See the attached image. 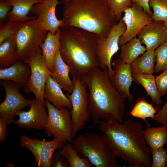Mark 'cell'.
Wrapping results in <instances>:
<instances>
[{
  "label": "cell",
  "instance_id": "6da1fadb",
  "mask_svg": "<svg viewBox=\"0 0 167 167\" xmlns=\"http://www.w3.org/2000/svg\"><path fill=\"white\" fill-rule=\"evenodd\" d=\"M99 124L102 137L116 156L132 167L151 166V150L146 144L143 127L139 122L128 119L121 123L102 120Z\"/></svg>",
  "mask_w": 167,
  "mask_h": 167
},
{
  "label": "cell",
  "instance_id": "7a4b0ae2",
  "mask_svg": "<svg viewBox=\"0 0 167 167\" xmlns=\"http://www.w3.org/2000/svg\"><path fill=\"white\" fill-rule=\"evenodd\" d=\"M81 78L88 88V110L94 125L99 124L101 120L122 123L126 97L113 86L107 69L95 66Z\"/></svg>",
  "mask_w": 167,
  "mask_h": 167
},
{
  "label": "cell",
  "instance_id": "3957f363",
  "mask_svg": "<svg viewBox=\"0 0 167 167\" xmlns=\"http://www.w3.org/2000/svg\"><path fill=\"white\" fill-rule=\"evenodd\" d=\"M58 31L60 54L70 66L72 78H82L92 68L100 66L96 52L98 36L74 27H60Z\"/></svg>",
  "mask_w": 167,
  "mask_h": 167
},
{
  "label": "cell",
  "instance_id": "277c9868",
  "mask_svg": "<svg viewBox=\"0 0 167 167\" xmlns=\"http://www.w3.org/2000/svg\"><path fill=\"white\" fill-rule=\"evenodd\" d=\"M61 27H74L107 36L117 23L107 0H65Z\"/></svg>",
  "mask_w": 167,
  "mask_h": 167
},
{
  "label": "cell",
  "instance_id": "5b68a950",
  "mask_svg": "<svg viewBox=\"0 0 167 167\" xmlns=\"http://www.w3.org/2000/svg\"><path fill=\"white\" fill-rule=\"evenodd\" d=\"M79 155L96 167H118L116 156L101 135L85 133L74 136L71 142Z\"/></svg>",
  "mask_w": 167,
  "mask_h": 167
},
{
  "label": "cell",
  "instance_id": "8992f818",
  "mask_svg": "<svg viewBox=\"0 0 167 167\" xmlns=\"http://www.w3.org/2000/svg\"><path fill=\"white\" fill-rule=\"evenodd\" d=\"M48 32L37 17L19 23L15 35L18 59L26 62L39 49Z\"/></svg>",
  "mask_w": 167,
  "mask_h": 167
},
{
  "label": "cell",
  "instance_id": "52a82bcc",
  "mask_svg": "<svg viewBox=\"0 0 167 167\" xmlns=\"http://www.w3.org/2000/svg\"><path fill=\"white\" fill-rule=\"evenodd\" d=\"M74 88L70 94L66 95L71 101L72 108L71 112L73 137L83 129L89 120L90 115L88 110V87L81 78L73 77L72 79Z\"/></svg>",
  "mask_w": 167,
  "mask_h": 167
},
{
  "label": "cell",
  "instance_id": "ba28073f",
  "mask_svg": "<svg viewBox=\"0 0 167 167\" xmlns=\"http://www.w3.org/2000/svg\"><path fill=\"white\" fill-rule=\"evenodd\" d=\"M45 104L48 112L45 134L63 143L71 142L74 137L70 111L66 108L58 109L46 100Z\"/></svg>",
  "mask_w": 167,
  "mask_h": 167
},
{
  "label": "cell",
  "instance_id": "9c48e42d",
  "mask_svg": "<svg viewBox=\"0 0 167 167\" xmlns=\"http://www.w3.org/2000/svg\"><path fill=\"white\" fill-rule=\"evenodd\" d=\"M126 24L122 18L113 27L106 37H99L96 47V54L102 70L107 69L109 78L115 73L111 63V59L119 49L118 41L126 30Z\"/></svg>",
  "mask_w": 167,
  "mask_h": 167
},
{
  "label": "cell",
  "instance_id": "30bf717a",
  "mask_svg": "<svg viewBox=\"0 0 167 167\" xmlns=\"http://www.w3.org/2000/svg\"><path fill=\"white\" fill-rule=\"evenodd\" d=\"M6 94L4 101L0 104V118L7 126L14 118L24 108L30 106L32 100L26 98L20 91V88L11 81L1 80Z\"/></svg>",
  "mask_w": 167,
  "mask_h": 167
},
{
  "label": "cell",
  "instance_id": "8fae6325",
  "mask_svg": "<svg viewBox=\"0 0 167 167\" xmlns=\"http://www.w3.org/2000/svg\"><path fill=\"white\" fill-rule=\"evenodd\" d=\"M26 62L30 65L31 73L28 82L23 89L26 93H33L36 98L45 104L44 87L48 78L52 75V73L49 70L43 59L40 47Z\"/></svg>",
  "mask_w": 167,
  "mask_h": 167
},
{
  "label": "cell",
  "instance_id": "7c38bea8",
  "mask_svg": "<svg viewBox=\"0 0 167 167\" xmlns=\"http://www.w3.org/2000/svg\"><path fill=\"white\" fill-rule=\"evenodd\" d=\"M20 146L26 147L32 153L38 167H51L52 158L55 151L61 148L64 143L54 138L45 141L37 138H30L22 135L19 138Z\"/></svg>",
  "mask_w": 167,
  "mask_h": 167
},
{
  "label": "cell",
  "instance_id": "4fadbf2b",
  "mask_svg": "<svg viewBox=\"0 0 167 167\" xmlns=\"http://www.w3.org/2000/svg\"><path fill=\"white\" fill-rule=\"evenodd\" d=\"M123 12L124 15L122 18L126 24V29L119 39V46L136 37L143 28L153 22L143 8L136 4L126 8Z\"/></svg>",
  "mask_w": 167,
  "mask_h": 167
},
{
  "label": "cell",
  "instance_id": "5bb4252c",
  "mask_svg": "<svg viewBox=\"0 0 167 167\" xmlns=\"http://www.w3.org/2000/svg\"><path fill=\"white\" fill-rule=\"evenodd\" d=\"M30 106L28 111L21 110L18 113L19 119L13 122L21 128L45 130L48 117L45 104L35 97Z\"/></svg>",
  "mask_w": 167,
  "mask_h": 167
},
{
  "label": "cell",
  "instance_id": "9a60e30c",
  "mask_svg": "<svg viewBox=\"0 0 167 167\" xmlns=\"http://www.w3.org/2000/svg\"><path fill=\"white\" fill-rule=\"evenodd\" d=\"M58 0H43L35 4L31 13L37 19L44 28L51 33H56L62 25V20H59L56 15V9Z\"/></svg>",
  "mask_w": 167,
  "mask_h": 167
},
{
  "label": "cell",
  "instance_id": "2e32d148",
  "mask_svg": "<svg viewBox=\"0 0 167 167\" xmlns=\"http://www.w3.org/2000/svg\"><path fill=\"white\" fill-rule=\"evenodd\" d=\"M112 66L115 73L109 78L111 84L120 94L127 98L129 102H132L134 98L129 88L133 79L130 65L118 58L113 62Z\"/></svg>",
  "mask_w": 167,
  "mask_h": 167
},
{
  "label": "cell",
  "instance_id": "e0dca14e",
  "mask_svg": "<svg viewBox=\"0 0 167 167\" xmlns=\"http://www.w3.org/2000/svg\"><path fill=\"white\" fill-rule=\"evenodd\" d=\"M137 36L141 43L145 45L147 50H155L166 41L165 23L153 21L143 28Z\"/></svg>",
  "mask_w": 167,
  "mask_h": 167
},
{
  "label": "cell",
  "instance_id": "ac0fdd59",
  "mask_svg": "<svg viewBox=\"0 0 167 167\" xmlns=\"http://www.w3.org/2000/svg\"><path fill=\"white\" fill-rule=\"evenodd\" d=\"M31 73L29 64L18 59L10 67L0 69V79L11 81L20 88L24 87L28 82Z\"/></svg>",
  "mask_w": 167,
  "mask_h": 167
},
{
  "label": "cell",
  "instance_id": "d6986e66",
  "mask_svg": "<svg viewBox=\"0 0 167 167\" xmlns=\"http://www.w3.org/2000/svg\"><path fill=\"white\" fill-rule=\"evenodd\" d=\"M70 72V66L62 59L58 49L54 57L52 76L64 91L70 94L74 88L73 82L69 76Z\"/></svg>",
  "mask_w": 167,
  "mask_h": 167
},
{
  "label": "cell",
  "instance_id": "ffe728a7",
  "mask_svg": "<svg viewBox=\"0 0 167 167\" xmlns=\"http://www.w3.org/2000/svg\"><path fill=\"white\" fill-rule=\"evenodd\" d=\"M62 89L52 76L50 75L46 80L44 87V98L58 109L66 108L71 109V103L63 93Z\"/></svg>",
  "mask_w": 167,
  "mask_h": 167
},
{
  "label": "cell",
  "instance_id": "44dd1931",
  "mask_svg": "<svg viewBox=\"0 0 167 167\" xmlns=\"http://www.w3.org/2000/svg\"><path fill=\"white\" fill-rule=\"evenodd\" d=\"M43 0H7L12 9L8 15V20L20 23L35 18L28 15L33 6Z\"/></svg>",
  "mask_w": 167,
  "mask_h": 167
},
{
  "label": "cell",
  "instance_id": "7402d4cb",
  "mask_svg": "<svg viewBox=\"0 0 167 167\" xmlns=\"http://www.w3.org/2000/svg\"><path fill=\"white\" fill-rule=\"evenodd\" d=\"M40 47L43 59L47 68L52 73L55 54L60 47L58 30L54 34L48 32L45 39Z\"/></svg>",
  "mask_w": 167,
  "mask_h": 167
},
{
  "label": "cell",
  "instance_id": "603a6c76",
  "mask_svg": "<svg viewBox=\"0 0 167 167\" xmlns=\"http://www.w3.org/2000/svg\"><path fill=\"white\" fill-rule=\"evenodd\" d=\"M119 48L120 58L125 63L130 65L147 50L145 46L142 45L140 39L136 37L120 45Z\"/></svg>",
  "mask_w": 167,
  "mask_h": 167
},
{
  "label": "cell",
  "instance_id": "cb8c5ba5",
  "mask_svg": "<svg viewBox=\"0 0 167 167\" xmlns=\"http://www.w3.org/2000/svg\"><path fill=\"white\" fill-rule=\"evenodd\" d=\"M132 75L133 81L144 88L147 95L151 97L154 103L157 105L162 103L161 97L156 85L155 76L152 74L133 73Z\"/></svg>",
  "mask_w": 167,
  "mask_h": 167
},
{
  "label": "cell",
  "instance_id": "d4e9b609",
  "mask_svg": "<svg viewBox=\"0 0 167 167\" xmlns=\"http://www.w3.org/2000/svg\"><path fill=\"white\" fill-rule=\"evenodd\" d=\"M18 59L17 47L14 35L0 44V68L10 67Z\"/></svg>",
  "mask_w": 167,
  "mask_h": 167
},
{
  "label": "cell",
  "instance_id": "484cf974",
  "mask_svg": "<svg viewBox=\"0 0 167 167\" xmlns=\"http://www.w3.org/2000/svg\"><path fill=\"white\" fill-rule=\"evenodd\" d=\"M147 125L143 132L147 144L151 149L163 148L167 143V125L157 127H151L148 123Z\"/></svg>",
  "mask_w": 167,
  "mask_h": 167
},
{
  "label": "cell",
  "instance_id": "4316f807",
  "mask_svg": "<svg viewBox=\"0 0 167 167\" xmlns=\"http://www.w3.org/2000/svg\"><path fill=\"white\" fill-rule=\"evenodd\" d=\"M155 50H147L131 65L132 73L152 74L155 72Z\"/></svg>",
  "mask_w": 167,
  "mask_h": 167
},
{
  "label": "cell",
  "instance_id": "83f0119b",
  "mask_svg": "<svg viewBox=\"0 0 167 167\" xmlns=\"http://www.w3.org/2000/svg\"><path fill=\"white\" fill-rule=\"evenodd\" d=\"M58 152L68 161L69 167H92L93 165L87 158L79 155L71 142L64 143Z\"/></svg>",
  "mask_w": 167,
  "mask_h": 167
},
{
  "label": "cell",
  "instance_id": "f1b7e54d",
  "mask_svg": "<svg viewBox=\"0 0 167 167\" xmlns=\"http://www.w3.org/2000/svg\"><path fill=\"white\" fill-rule=\"evenodd\" d=\"M159 107L154 106L146 100L144 97L138 98L136 101L133 107L129 113L128 115L135 118H138L144 120L148 123L146 118H151L154 119L155 114L159 111Z\"/></svg>",
  "mask_w": 167,
  "mask_h": 167
},
{
  "label": "cell",
  "instance_id": "f546056e",
  "mask_svg": "<svg viewBox=\"0 0 167 167\" xmlns=\"http://www.w3.org/2000/svg\"><path fill=\"white\" fill-rule=\"evenodd\" d=\"M149 4L153 10V21L167 22V0H150Z\"/></svg>",
  "mask_w": 167,
  "mask_h": 167
},
{
  "label": "cell",
  "instance_id": "4dcf8cb0",
  "mask_svg": "<svg viewBox=\"0 0 167 167\" xmlns=\"http://www.w3.org/2000/svg\"><path fill=\"white\" fill-rule=\"evenodd\" d=\"M156 64L155 72L159 73L167 69V43L161 45L155 50Z\"/></svg>",
  "mask_w": 167,
  "mask_h": 167
},
{
  "label": "cell",
  "instance_id": "1f68e13d",
  "mask_svg": "<svg viewBox=\"0 0 167 167\" xmlns=\"http://www.w3.org/2000/svg\"><path fill=\"white\" fill-rule=\"evenodd\" d=\"M109 5L115 16L117 21L121 19L122 12L126 8L132 6L131 0H107Z\"/></svg>",
  "mask_w": 167,
  "mask_h": 167
},
{
  "label": "cell",
  "instance_id": "d6a6232c",
  "mask_svg": "<svg viewBox=\"0 0 167 167\" xmlns=\"http://www.w3.org/2000/svg\"><path fill=\"white\" fill-rule=\"evenodd\" d=\"M152 161L151 167H165L167 161V150L161 148L151 149Z\"/></svg>",
  "mask_w": 167,
  "mask_h": 167
},
{
  "label": "cell",
  "instance_id": "836d02e7",
  "mask_svg": "<svg viewBox=\"0 0 167 167\" xmlns=\"http://www.w3.org/2000/svg\"><path fill=\"white\" fill-rule=\"evenodd\" d=\"M19 23L9 20L0 28V44L6 39L14 36L17 31Z\"/></svg>",
  "mask_w": 167,
  "mask_h": 167
},
{
  "label": "cell",
  "instance_id": "e575fe53",
  "mask_svg": "<svg viewBox=\"0 0 167 167\" xmlns=\"http://www.w3.org/2000/svg\"><path fill=\"white\" fill-rule=\"evenodd\" d=\"M156 82L161 97L167 92V69L160 75L155 76Z\"/></svg>",
  "mask_w": 167,
  "mask_h": 167
},
{
  "label": "cell",
  "instance_id": "d590c367",
  "mask_svg": "<svg viewBox=\"0 0 167 167\" xmlns=\"http://www.w3.org/2000/svg\"><path fill=\"white\" fill-rule=\"evenodd\" d=\"M51 164L53 167H69L67 160L58 152L54 153L52 158Z\"/></svg>",
  "mask_w": 167,
  "mask_h": 167
},
{
  "label": "cell",
  "instance_id": "8d00e7d4",
  "mask_svg": "<svg viewBox=\"0 0 167 167\" xmlns=\"http://www.w3.org/2000/svg\"><path fill=\"white\" fill-rule=\"evenodd\" d=\"M153 120L162 125H167V100L161 109L155 115Z\"/></svg>",
  "mask_w": 167,
  "mask_h": 167
},
{
  "label": "cell",
  "instance_id": "74e56055",
  "mask_svg": "<svg viewBox=\"0 0 167 167\" xmlns=\"http://www.w3.org/2000/svg\"><path fill=\"white\" fill-rule=\"evenodd\" d=\"M12 9L7 0H0V21L5 20Z\"/></svg>",
  "mask_w": 167,
  "mask_h": 167
},
{
  "label": "cell",
  "instance_id": "f35d334b",
  "mask_svg": "<svg viewBox=\"0 0 167 167\" xmlns=\"http://www.w3.org/2000/svg\"><path fill=\"white\" fill-rule=\"evenodd\" d=\"M150 0H131L133 4H136L143 8L144 11L151 17L153 12L151 10L149 3Z\"/></svg>",
  "mask_w": 167,
  "mask_h": 167
},
{
  "label": "cell",
  "instance_id": "ab89813d",
  "mask_svg": "<svg viewBox=\"0 0 167 167\" xmlns=\"http://www.w3.org/2000/svg\"><path fill=\"white\" fill-rule=\"evenodd\" d=\"M7 126L5 124L2 119L0 118V143L3 142L6 138L7 131Z\"/></svg>",
  "mask_w": 167,
  "mask_h": 167
},
{
  "label": "cell",
  "instance_id": "60d3db41",
  "mask_svg": "<svg viewBox=\"0 0 167 167\" xmlns=\"http://www.w3.org/2000/svg\"><path fill=\"white\" fill-rule=\"evenodd\" d=\"M5 166L6 167H15V165L13 163L9 162L5 164Z\"/></svg>",
  "mask_w": 167,
  "mask_h": 167
},
{
  "label": "cell",
  "instance_id": "b9f144b4",
  "mask_svg": "<svg viewBox=\"0 0 167 167\" xmlns=\"http://www.w3.org/2000/svg\"><path fill=\"white\" fill-rule=\"evenodd\" d=\"M164 23L166 32V40L165 42L167 43V22Z\"/></svg>",
  "mask_w": 167,
  "mask_h": 167
},
{
  "label": "cell",
  "instance_id": "7bdbcfd3",
  "mask_svg": "<svg viewBox=\"0 0 167 167\" xmlns=\"http://www.w3.org/2000/svg\"><path fill=\"white\" fill-rule=\"evenodd\" d=\"M165 167H167V162H166V165H165Z\"/></svg>",
  "mask_w": 167,
  "mask_h": 167
}]
</instances>
